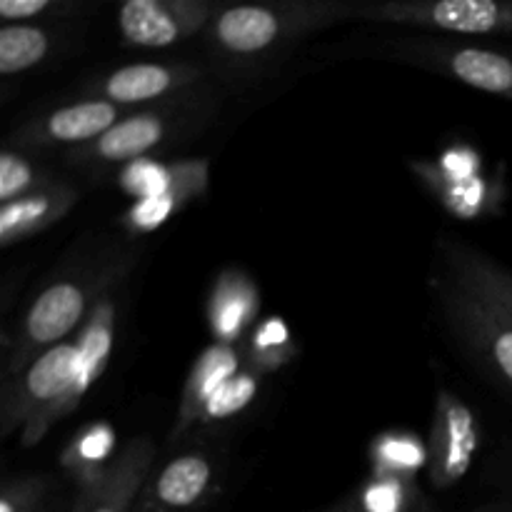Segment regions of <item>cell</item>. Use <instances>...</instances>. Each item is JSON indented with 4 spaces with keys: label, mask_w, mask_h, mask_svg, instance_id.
Here are the masks:
<instances>
[{
    "label": "cell",
    "mask_w": 512,
    "mask_h": 512,
    "mask_svg": "<svg viewBox=\"0 0 512 512\" xmlns=\"http://www.w3.org/2000/svg\"><path fill=\"white\" fill-rule=\"evenodd\" d=\"M128 258H115L110 263L63 273L50 280L33 298L18 325V333L5 350V380L18 375L30 360L43 350L53 348L80 323H85L90 310L105 295V288L120 278Z\"/></svg>",
    "instance_id": "1"
},
{
    "label": "cell",
    "mask_w": 512,
    "mask_h": 512,
    "mask_svg": "<svg viewBox=\"0 0 512 512\" xmlns=\"http://www.w3.org/2000/svg\"><path fill=\"white\" fill-rule=\"evenodd\" d=\"M78 373V343H58L35 355L18 375L5 380L0 398V435L23 433L35 445L55 423Z\"/></svg>",
    "instance_id": "2"
},
{
    "label": "cell",
    "mask_w": 512,
    "mask_h": 512,
    "mask_svg": "<svg viewBox=\"0 0 512 512\" xmlns=\"http://www.w3.org/2000/svg\"><path fill=\"white\" fill-rule=\"evenodd\" d=\"M345 18L343 3L225 5L210 20V45L228 58L250 60L278 48L300 30Z\"/></svg>",
    "instance_id": "3"
},
{
    "label": "cell",
    "mask_w": 512,
    "mask_h": 512,
    "mask_svg": "<svg viewBox=\"0 0 512 512\" xmlns=\"http://www.w3.org/2000/svg\"><path fill=\"white\" fill-rule=\"evenodd\" d=\"M433 290L455 338L475 363L512 395V320L465 293L443 273H435Z\"/></svg>",
    "instance_id": "4"
},
{
    "label": "cell",
    "mask_w": 512,
    "mask_h": 512,
    "mask_svg": "<svg viewBox=\"0 0 512 512\" xmlns=\"http://www.w3.org/2000/svg\"><path fill=\"white\" fill-rule=\"evenodd\" d=\"M345 20L418 25L455 35H512V3L503 0H390V3H343Z\"/></svg>",
    "instance_id": "5"
},
{
    "label": "cell",
    "mask_w": 512,
    "mask_h": 512,
    "mask_svg": "<svg viewBox=\"0 0 512 512\" xmlns=\"http://www.w3.org/2000/svg\"><path fill=\"white\" fill-rule=\"evenodd\" d=\"M178 100V98H175ZM200 118V110L180 103H165L163 108L143 110V113L125 115L118 125L108 130L103 138L90 145L70 150L68 158L75 165L100 168V165H133L150 150L160 148L178 135L183 125Z\"/></svg>",
    "instance_id": "6"
},
{
    "label": "cell",
    "mask_w": 512,
    "mask_h": 512,
    "mask_svg": "<svg viewBox=\"0 0 512 512\" xmlns=\"http://www.w3.org/2000/svg\"><path fill=\"white\" fill-rule=\"evenodd\" d=\"M215 8L205 0H128L118 10V30L135 48H168L210 25Z\"/></svg>",
    "instance_id": "7"
},
{
    "label": "cell",
    "mask_w": 512,
    "mask_h": 512,
    "mask_svg": "<svg viewBox=\"0 0 512 512\" xmlns=\"http://www.w3.org/2000/svg\"><path fill=\"white\" fill-rule=\"evenodd\" d=\"M478 448L480 428L475 413L463 398L450 390H440L428 440V470L435 488L458 485L473 468Z\"/></svg>",
    "instance_id": "8"
},
{
    "label": "cell",
    "mask_w": 512,
    "mask_h": 512,
    "mask_svg": "<svg viewBox=\"0 0 512 512\" xmlns=\"http://www.w3.org/2000/svg\"><path fill=\"white\" fill-rule=\"evenodd\" d=\"M220 460L210 450H185L150 475L135 512H195L218 488Z\"/></svg>",
    "instance_id": "9"
},
{
    "label": "cell",
    "mask_w": 512,
    "mask_h": 512,
    "mask_svg": "<svg viewBox=\"0 0 512 512\" xmlns=\"http://www.w3.org/2000/svg\"><path fill=\"white\" fill-rule=\"evenodd\" d=\"M153 465V440H128L108 468L85 480L70 512H133L153 475Z\"/></svg>",
    "instance_id": "10"
},
{
    "label": "cell",
    "mask_w": 512,
    "mask_h": 512,
    "mask_svg": "<svg viewBox=\"0 0 512 512\" xmlns=\"http://www.w3.org/2000/svg\"><path fill=\"white\" fill-rule=\"evenodd\" d=\"M123 118L125 115L120 105L100 98H85L50 110L43 118L30 120L28 125L18 130L10 148L38 150L53 148V145H70L73 150L83 148V145L103 138Z\"/></svg>",
    "instance_id": "11"
},
{
    "label": "cell",
    "mask_w": 512,
    "mask_h": 512,
    "mask_svg": "<svg viewBox=\"0 0 512 512\" xmlns=\"http://www.w3.org/2000/svg\"><path fill=\"white\" fill-rule=\"evenodd\" d=\"M400 55L425 68L453 75L470 88L505 95L512 100V58L498 50L473 48V45L410 43L408 48L400 50Z\"/></svg>",
    "instance_id": "12"
},
{
    "label": "cell",
    "mask_w": 512,
    "mask_h": 512,
    "mask_svg": "<svg viewBox=\"0 0 512 512\" xmlns=\"http://www.w3.org/2000/svg\"><path fill=\"white\" fill-rule=\"evenodd\" d=\"M435 265H438V273L453 280L458 288L512 320V270L453 235L438 238V263Z\"/></svg>",
    "instance_id": "13"
},
{
    "label": "cell",
    "mask_w": 512,
    "mask_h": 512,
    "mask_svg": "<svg viewBox=\"0 0 512 512\" xmlns=\"http://www.w3.org/2000/svg\"><path fill=\"white\" fill-rule=\"evenodd\" d=\"M203 68L193 63H133L113 70L90 85L93 98L115 105H140L185 93L203 78Z\"/></svg>",
    "instance_id": "14"
},
{
    "label": "cell",
    "mask_w": 512,
    "mask_h": 512,
    "mask_svg": "<svg viewBox=\"0 0 512 512\" xmlns=\"http://www.w3.org/2000/svg\"><path fill=\"white\" fill-rule=\"evenodd\" d=\"M240 370H243L240 353L233 345L215 343L200 355L198 363L190 370L188 380H185L183 393H180L178 418H175V428L170 433L173 443H178V438H183L193 425L200 423V415H203L205 405Z\"/></svg>",
    "instance_id": "15"
},
{
    "label": "cell",
    "mask_w": 512,
    "mask_h": 512,
    "mask_svg": "<svg viewBox=\"0 0 512 512\" xmlns=\"http://www.w3.org/2000/svg\"><path fill=\"white\" fill-rule=\"evenodd\" d=\"M75 203H78V190L53 180L35 193L0 205V243L8 248L20 240L33 238L40 230L63 220Z\"/></svg>",
    "instance_id": "16"
},
{
    "label": "cell",
    "mask_w": 512,
    "mask_h": 512,
    "mask_svg": "<svg viewBox=\"0 0 512 512\" xmlns=\"http://www.w3.org/2000/svg\"><path fill=\"white\" fill-rule=\"evenodd\" d=\"M113 335H115V300L108 293L95 303L90 310L88 320H85L83 330L78 338V373H75L73 388H70L68 398L60 405L58 418L73 413L85 398L90 388L100 380L105 365H108L110 350H113Z\"/></svg>",
    "instance_id": "17"
},
{
    "label": "cell",
    "mask_w": 512,
    "mask_h": 512,
    "mask_svg": "<svg viewBox=\"0 0 512 512\" xmlns=\"http://www.w3.org/2000/svg\"><path fill=\"white\" fill-rule=\"evenodd\" d=\"M258 310V293L243 275H223L210 300V325L218 343L233 345Z\"/></svg>",
    "instance_id": "18"
},
{
    "label": "cell",
    "mask_w": 512,
    "mask_h": 512,
    "mask_svg": "<svg viewBox=\"0 0 512 512\" xmlns=\"http://www.w3.org/2000/svg\"><path fill=\"white\" fill-rule=\"evenodd\" d=\"M53 50V35L43 25L5 23L0 30V73L5 78L43 63Z\"/></svg>",
    "instance_id": "19"
},
{
    "label": "cell",
    "mask_w": 512,
    "mask_h": 512,
    "mask_svg": "<svg viewBox=\"0 0 512 512\" xmlns=\"http://www.w3.org/2000/svg\"><path fill=\"white\" fill-rule=\"evenodd\" d=\"M48 183L53 180L48 178L43 165L28 158L23 150L10 148V145L3 150L0 155V203H13Z\"/></svg>",
    "instance_id": "20"
},
{
    "label": "cell",
    "mask_w": 512,
    "mask_h": 512,
    "mask_svg": "<svg viewBox=\"0 0 512 512\" xmlns=\"http://www.w3.org/2000/svg\"><path fill=\"white\" fill-rule=\"evenodd\" d=\"M260 393V373L253 368H243L240 373H235L218 393L213 395L208 405H205L203 415H200V423H220V420L235 418V415L243 413Z\"/></svg>",
    "instance_id": "21"
},
{
    "label": "cell",
    "mask_w": 512,
    "mask_h": 512,
    "mask_svg": "<svg viewBox=\"0 0 512 512\" xmlns=\"http://www.w3.org/2000/svg\"><path fill=\"white\" fill-rule=\"evenodd\" d=\"M48 490L50 478L40 475L10 480L0 493V512H45Z\"/></svg>",
    "instance_id": "22"
},
{
    "label": "cell",
    "mask_w": 512,
    "mask_h": 512,
    "mask_svg": "<svg viewBox=\"0 0 512 512\" xmlns=\"http://www.w3.org/2000/svg\"><path fill=\"white\" fill-rule=\"evenodd\" d=\"M290 338H288V330L285 325L280 323L278 318H270L265 320L263 325L258 328L253 338V358L255 365H265V368H278L280 363H285V355L283 348H288Z\"/></svg>",
    "instance_id": "23"
},
{
    "label": "cell",
    "mask_w": 512,
    "mask_h": 512,
    "mask_svg": "<svg viewBox=\"0 0 512 512\" xmlns=\"http://www.w3.org/2000/svg\"><path fill=\"white\" fill-rule=\"evenodd\" d=\"M183 200L178 195H153V198H140V203H135V208L128 213V225L133 230H153L158 228L163 220H168L170 215L178 210V205Z\"/></svg>",
    "instance_id": "24"
},
{
    "label": "cell",
    "mask_w": 512,
    "mask_h": 512,
    "mask_svg": "<svg viewBox=\"0 0 512 512\" xmlns=\"http://www.w3.org/2000/svg\"><path fill=\"white\" fill-rule=\"evenodd\" d=\"M70 5L55 3V0H0V15L8 23H23V20L45 18L50 13H63Z\"/></svg>",
    "instance_id": "25"
},
{
    "label": "cell",
    "mask_w": 512,
    "mask_h": 512,
    "mask_svg": "<svg viewBox=\"0 0 512 512\" xmlns=\"http://www.w3.org/2000/svg\"><path fill=\"white\" fill-rule=\"evenodd\" d=\"M483 512H512V500H510V503H503V505H493V508H488Z\"/></svg>",
    "instance_id": "26"
},
{
    "label": "cell",
    "mask_w": 512,
    "mask_h": 512,
    "mask_svg": "<svg viewBox=\"0 0 512 512\" xmlns=\"http://www.w3.org/2000/svg\"><path fill=\"white\" fill-rule=\"evenodd\" d=\"M410 512H428V510H420V505H418V508H413Z\"/></svg>",
    "instance_id": "27"
},
{
    "label": "cell",
    "mask_w": 512,
    "mask_h": 512,
    "mask_svg": "<svg viewBox=\"0 0 512 512\" xmlns=\"http://www.w3.org/2000/svg\"><path fill=\"white\" fill-rule=\"evenodd\" d=\"M338 512H360V510H338Z\"/></svg>",
    "instance_id": "28"
}]
</instances>
